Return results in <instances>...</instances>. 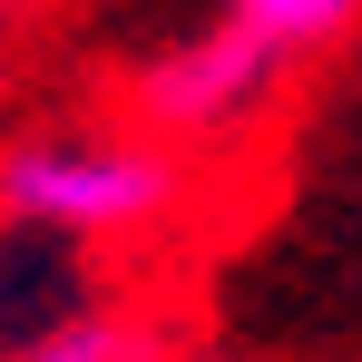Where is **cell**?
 Wrapping results in <instances>:
<instances>
[{
  "label": "cell",
  "instance_id": "1",
  "mask_svg": "<svg viewBox=\"0 0 362 362\" xmlns=\"http://www.w3.org/2000/svg\"><path fill=\"white\" fill-rule=\"evenodd\" d=\"M177 206V157L157 137H20L0 157V226L49 245H108Z\"/></svg>",
  "mask_w": 362,
  "mask_h": 362
},
{
  "label": "cell",
  "instance_id": "2",
  "mask_svg": "<svg viewBox=\"0 0 362 362\" xmlns=\"http://www.w3.org/2000/svg\"><path fill=\"white\" fill-rule=\"evenodd\" d=\"M264 88H274V59L245 40L235 20H226V30H206V40H177L167 59L137 78L147 118L167 127V137H216V127H235Z\"/></svg>",
  "mask_w": 362,
  "mask_h": 362
},
{
  "label": "cell",
  "instance_id": "3",
  "mask_svg": "<svg viewBox=\"0 0 362 362\" xmlns=\"http://www.w3.org/2000/svg\"><path fill=\"white\" fill-rule=\"evenodd\" d=\"M353 20H362V0H235V30H245L274 69H294V59H313V49H333Z\"/></svg>",
  "mask_w": 362,
  "mask_h": 362
},
{
  "label": "cell",
  "instance_id": "4",
  "mask_svg": "<svg viewBox=\"0 0 362 362\" xmlns=\"http://www.w3.org/2000/svg\"><path fill=\"white\" fill-rule=\"evenodd\" d=\"M30 362H127V333L108 323V313H88V323H69V333H49Z\"/></svg>",
  "mask_w": 362,
  "mask_h": 362
}]
</instances>
